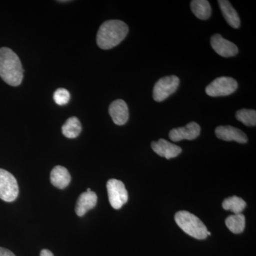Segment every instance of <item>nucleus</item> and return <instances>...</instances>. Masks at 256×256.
<instances>
[{"mask_svg": "<svg viewBox=\"0 0 256 256\" xmlns=\"http://www.w3.org/2000/svg\"><path fill=\"white\" fill-rule=\"evenodd\" d=\"M54 256V254H52V252H50V250H43L41 252V256Z\"/></svg>", "mask_w": 256, "mask_h": 256, "instance_id": "obj_23", "label": "nucleus"}, {"mask_svg": "<svg viewBox=\"0 0 256 256\" xmlns=\"http://www.w3.org/2000/svg\"><path fill=\"white\" fill-rule=\"evenodd\" d=\"M216 136L218 139L226 142H235L246 144L248 141L246 134L238 128L232 126H220L216 129Z\"/></svg>", "mask_w": 256, "mask_h": 256, "instance_id": "obj_10", "label": "nucleus"}, {"mask_svg": "<svg viewBox=\"0 0 256 256\" xmlns=\"http://www.w3.org/2000/svg\"><path fill=\"white\" fill-rule=\"evenodd\" d=\"M207 235L210 236V235H212V233H210V232H208V234H207Z\"/></svg>", "mask_w": 256, "mask_h": 256, "instance_id": "obj_24", "label": "nucleus"}, {"mask_svg": "<svg viewBox=\"0 0 256 256\" xmlns=\"http://www.w3.org/2000/svg\"><path fill=\"white\" fill-rule=\"evenodd\" d=\"M129 28L120 20H109L101 25L97 34V44L101 50H110L126 38Z\"/></svg>", "mask_w": 256, "mask_h": 256, "instance_id": "obj_2", "label": "nucleus"}, {"mask_svg": "<svg viewBox=\"0 0 256 256\" xmlns=\"http://www.w3.org/2000/svg\"><path fill=\"white\" fill-rule=\"evenodd\" d=\"M108 193L109 202L114 210H118L122 208L129 200L128 192L124 183L119 180H109L107 183Z\"/></svg>", "mask_w": 256, "mask_h": 256, "instance_id": "obj_7", "label": "nucleus"}, {"mask_svg": "<svg viewBox=\"0 0 256 256\" xmlns=\"http://www.w3.org/2000/svg\"><path fill=\"white\" fill-rule=\"evenodd\" d=\"M201 134V127L196 122H190L183 128H175L170 132V138L173 142H180L184 140H194Z\"/></svg>", "mask_w": 256, "mask_h": 256, "instance_id": "obj_8", "label": "nucleus"}, {"mask_svg": "<svg viewBox=\"0 0 256 256\" xmlns=\"http://www.w3.org/2000/svg\"><path fill=\"white\" fill-rule=\"evenodd\" d=\"M218 4L227 23L234 28H240V18L230 2L228 0H220Z\"/></svg>", "mask_w": 256, "mask_h": 256, "instance_id": "obj_15", "label": "nucleus"}, {"mask_svg": "<svg viewBox=\"0 0 256 256\" xmlns=\"http://www.w3.org/2000/svg\"><path fill=\"white\" fill-rule=\"evenodd\" d=\"M98 203V196L95 192L88 188L86 192L82 193L79 196L76 206V213L78 216L82 217L87 212L95 208Z\"/></svg>", "mask_w": 256, "mask_h": 256, "instance_id": "obj_13", "label": "nucleus"}, {"mask_svg": "<svg viewBox=\"0 0 256 256\" xmlns=\"http://www.w3.org/2000/svg\"><path fill=\"white\" fill-rule=\"evenodd\" d=\"M50 182L55 188L64 190L70 184L72 176L66 168L57 166L50 173Z\"/></svg>", "mask_w": 256, "mask_h": 256, "instance_id": "obj_14", "label": "nucleus"}, {"mask_svg": "<svg viewBox=\"0 0 256 256\" xmlns=\"http://www.w3.org/2000/svg\"><path fill=\"white\" fill-rule=\"evenodd\" d=\"M210 44L214 50L220 56L230 58L238 54V48L232 42L225 40L222 35L215 34L212 37Z\"/></svg>", "mask_w": 256, "mask_h": 256, "instance_id": "obj_9", "label": "nucleus"}, {"mask_svg": "<svg viewBox=\"0 0 256 256\" xmlns=\"http://www.w3.org/2000/svg\"><path fill=\"white\" fill-rule=\"evenodd\" d=\"M238 82L230 77H220L215 79L206 87L207 95L210 97H224L232 95L238 89Z\"/></svg>", "mask_w": 256, "mask_h": 256, "instance_id": "obj_4", "label": "nucleus"}, {"mask_svg": "<svg viewBox=\"0 0 256 256\" xmlns=\"http://www.w3.org/2000/svg\"><path fill=\"white\" fill-rule=\"evenodd\" d=\"M175 222L184 233L198 240L208 237V230L204 224L196 216L188 212H178L175 215Z\"/></svg>", "mask_w": 256, "mask_h": 256, "instance_id": "obj_3", "label": "nucleus"}, {"mask_svg": "<svg viewBox=\"0 0 256 256\" xmlns=\"http://www.w3.org/2000/svg\"><path fill=\"white\" fill-rule=\"evenodd\" d=\"M229 230L234 234H242L246 228V217L242 214L230 216L226 220Z\"/></svg>", "mask_w": 256, "mask_h": 256, "instance_id": "obj_18", "label": "nucleus"}, {"mask_svg": "<svg viewBox=\"0 0 256 256\" xmlns=\"http://www.w3.org/2000/svg\"><path fill=\"white\" fill-rule=\"evenodd\" d=\"M0 256H16L12 252L4 248H0Z\"/></svg>", "mask_w": 256, "mask_h": 256, "instance_id": "obj_22", "label": "nucleus"}, {"mask_svg": "<svg viewBox=\"0 0 256 256\" xmlns=\"http://www.w3.org/2000/svg\"><path fill=\"white\" fill-rule=\"evenodd\" d=\"M180 84V78L176 76L160 79L153 89V98L156 102H162L178 90Z\"/></svg>", "mask_w": 256, "mask_h": 256, "instance_id": "obj_6", "label": "nucleus"}, {"mask_svg": "<svg viewBox=\"0 0 256 256\" xmlns=\"http://www.w3.org/2000/svg\"><path fill=\"white\" fill-rule=\"evenodd\" d=\"M191 9L194 14L200 20H207L212 16V6L206 0H193Z\"/></svg>", "mask_w": 256, "mask_h": 256, "instance_id": "obj_16", "label": "nucleus"}, {"mask_svg": "<svg viewBox=\"0 0 256 256\" xmlns=\"http://www.w3.org/2000/svg\"><path fill=\"white\" fill-rule=\"evenodd\" d=\"M151 146L156 154L168 160L176 158L182 152V149L180 146L164 139H160L158 142H153Z\"/></svg>", "mask_w": 256, "mask_h": 256, "instance_id": "obj_11", "label": "nucleus"}, {"mask_svg": "<svg viewBox=\"0 0 256 256\" xmlns=\"http://www.w3.org/2000/svg\"><path fill=\"white\" fill-rule=\"evenodd\" d=\"M18 185L16 178L6 170L0 169V198L13 202L18 197Z\"/></svg>", "mask_w": 256, "mask_h": 256, "instance_id": "obj_5", "label": "nucleus"}, {"mask_svg": "<svg viewBox=\"0 0 256 256\" xmlns=\"http://www.w3.org/2000/svg\"><path fill=\"white\" fill-rule=\"evenodd\" d=\"M247 204L244 200L236 196L228 197L223 202V208L226 210H230L234 214H242L246 208Z\"/></svg>", "mask_w": 256, "mask_h": 256, "instance_id": "obj_19", "label": "nucleus"}, {"mask_svg": "<svg viewBox=\"0 0 256 256\" xmlns=\"http://www.w3.org/2000/svg\"><path fill=\"white\" fill-rule=\"evenodd\" d=\"M82 131V126L77 118H69L62 128V132L68 139H75L78 137Z\"/></svg>", "mask_w": 256, "mask_h": 256, "instance_id": "obj_17", "label": "nucleus"}, {"mask_svg": "<svg viewBox=\"0 0 256 256\" xmlns=\"http://www.w3.org/2000/svg\"><path fill=\"white\" fill-rule=\"evenodd\" d=\"M236 118L238 121L248 127H255L256 126V110L242 109L236 112Z\"/></svg>", "mask_w": 256, "mask_h": 256, "instance_id": "obj_20", "label": "nucleus"}, {"mask_svg": "<svg viewBox=\"0 0 256 256\" xmlns=\"http://www.w3.org/2000/svg\"><path fill=\"white\" fill-rule=\"evenodd\" d=\"M54 99L57 105L60 106L66 105L70 101V92L66 89H58L54 95Z\"/></svg>", "mask_w": 256, "mask_h": 256, "instance_id": "obj_21", "label": "nucleus"}, {"mask_svg": "<svg viewBox=\"0 0 256 256\" xmlns=\"http://www.w3.org/2000/svg\"><path fill=\"white\" fill-rule=\"evenodd\" d=\"M0 77L12 86H18L22 82L24 70L18 56L9 48H0Z\"/></svg>", "mask_w": 256, "mask_h": 256, "instance_id": "obj_1", "label": "nucleus"}, {"mask_svg": "<svg viewBox=\"0 0 256 256\" xmlns=\"http://www.w3.org/2000/svg\"><path fill=\"white\" fill-rule=\"evenodd\" d=\"M109 114L114 124L117 126H124L129 120V109L127 104L122 100H117L112 102L109 108Z\"/></svg>", "mask_w": 256, "mask_h": 256, "instance_id": "obj_12", "label": "nucleus"}]
</instances>
